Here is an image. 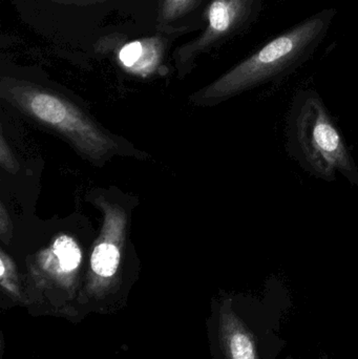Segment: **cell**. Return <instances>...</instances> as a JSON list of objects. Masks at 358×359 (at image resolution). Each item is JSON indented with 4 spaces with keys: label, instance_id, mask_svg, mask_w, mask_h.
Here are the masks:
<instances>
[{
    "label": "cell",
    "instance_id": "cell-1",
    "mask_svg": "<svg viewBox=\"0 0 358 359\" xmlns=\"http://www.w3.org/2000/svg\"><path fill=\"white\" fill-rule=\"evenodd\" d=\"M336 13V8H324L282 32L198 92L193 98L200 104H216L283 79L310 60L327 36Z\"/></svg>",
    "mask_w": 358,
    "mask_h": 359
},
{
    "label": "cell",
    "instance_id": "cell-2",
    "mask_svg": "<svg viewBox=\"0 0 358 359\" xmlns=\"http://www.w3.org/2000/svg\"><path fill=\"white\" fill-rule=\"evenodd\" d=\"M291 141L309 172L326 181L336 174L358 183V170L340 128L317 92L304 90L294 101Z\"/></svg>",
    "mask_w": 358,
    "mask_h": 359
},
{
    "label": "cell",
    "instance_id": "cell-3",
    "mask_svg": "<svg viewBox=\"0 0 358 359\" xmlns=\"http://www.w3.org/2000/svg\"><path fill=\"white\" fill-rule=\"evenodd\" d=\"M1 94L27 115L58 130L85 155L100 158L115 147L94 122L60 95L13 78H2Z\"/></svg>",
    "mask_w": 358,
    "mask_h": 359
},
{
    "label": "cell",
    "instance_id": "cell-4",
    "mask_svg": "<svg viewBox=\"0 0 358 359\" xmlns=\"http://www.w3.org/2000/svg\"><path fill=\"white\" fill-rule=\"evenodd\" d=\"M264 0H209L204 11L203 31L174 50L177 69L185 74L202 55L245 33L260 17Z\"/></svg>",
    "mask_w": 358,
    "mask_h": 359
},
{
    "label": "cell",
    "instance_id": "cell-5",
    "mask_svg": "<svg viewBox=\"0 0 358 359\" xmlns=\"http://www.w3.org/2000/svg\"><path fill=\"white\" fill-rule=\"evenodd\" d=\"M172 35L159 33V36L124 42L117 50L118 60L125 69L136 73H151L163 58L164 52L170 44L168 41L174 39L168 37Z\"/></svg>",
    "mask_w": 358,
    "mask_h": 359
},
{
    "label": "cell",
    "instance_id": "cell-6",
    "mask_svg": "<svg viewBox=\"0 0 358 359\" xmlns=\"http://www.w3.org/2000/svg\"><path fill=\"white\" fill-rule=\"evenodd\" d=\"M221 337L228 359H259L256 339L230 310L221 313Z\"/></svg>",
    "mask_w": 358,
    "mask_h": 359
},
{
    "label": "cell",
    "instance_id": "cell-7",
    "mask_svg": "<svg viewBox=\"0 0 358 359\" xmlns=\"http://www.w3.org/2000/svg\"><path fill=\"white\" fill-rule=\"evenodd\" d=\"M122 215L117 212H111L106 215L105 221L104 236L100 243L95 246L94 251L90 257V267L96 276L103 278H109L115 276L120 264V246L117 242H113V236L117 233L118 230L123 227L124 221L118 226V222L121 219Z\"/></svg>",
    "mask_w": 358,
    "mask_h": 359
},
{
    "label": "cell",
    "instance_id": "cell-8",
    "mask_svg": "<svg viewBox=\"0 0 358 359\" xmlns=\"http://www.w3.org/2000/svg\"><path fill=\"white\" fill-rule=\"evenodd\" d=\"M204 0H161L156 27L162 34H185L187 29L181 21L191 16L202 6Z\"/></svg>",
    "mask_w": 358,
    "mask_h": 359
},
{
    "label": "cell",
    "instance_id": "cell-9",
    "mask_svg": "<svg viewBox=\"0 0 358 359\" xmlns=\"http://www.w3.org/2000/svg\"><path fill=\"white\" fill-rule=\"evenodd\" d=\"M55 257L60 271L64 273L75 271L81 263V251L77 243L71 236H61L54 243Z\"/></svg>",
    "mask_w": 358,
    "mask_h": 359
},
{
    "label": "cell",
    "instance_id": "cell-10",
    "mask_svg": "<svg viewBox=\"0 0 358 359\" xmlns=\"http://www.w3.org/2000/svg\"><path fill=\"white\" fill-rule=\"evenodd\" d=\"M2 286L8 288V290L12 292H16V285L14 284L16 280L15 276V267L12 262L4 252H1V272H0Z\"/></svg>",
    "mask_w": 358,
    "mask_h": 359
},
{
    "label": "cell",
    "instance_id": "cell-11",
    "mask_svg": "<svg viewBox=\"0 0 358 359\" xmlns=\"http://www.w3.org/2000/svg\"><path fill=\"white\" fill-rule=\"evenodd\" d=\"M0 163H1L2 168L4 170L13 172V174L18 170L16 161H15L13 154L11 153L10 149L6 145L4 136H1V143H0Z\"/></svg>",
    "mask_w": 358,
    "mask_h": 359
},
{
    "label": "cell",
    "instance_id": "cell-12",
    "mask_svg": "<svg viewBox=\"0 0 358 359\" xmlns=\"http://www.w3.org/2000/svg\"><path fill=\"white\" fill-rule=\"evenodd\" d=\"M50 1L57 4H62V6H88L92 4H101L107 0H50Z\"/></svg>",
    "mask_w": 358,
    "mask_h": 359
},
{
    "label": "cell",
    "instance_id": "cell-13",
    "mask_svg": "<svg viewBox=\"0 0 358 359\" xmlns=\"http://www.w3.org/2000/svg\"><path fill=\"white\" fill-rule=\"evenodd\" d=\"M0 229H1L2 236H6V233L8 234V228L6 227V224H8L10 225V217L6 215V209H4V205H1V217H0Z\"/></svg>",
    "mask_w": 358,
    "mask_h": 359
}]
</instances>
